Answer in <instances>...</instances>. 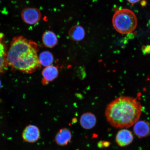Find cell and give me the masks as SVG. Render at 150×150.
<instances>
[{
	"instance_id": "5",
	"label": "cell",
	"mask_w": 150,
	"mask_h": 150,
	"mask_svg": "<svg viewBox=\"0 0 150 150\" xmlns=\"http://www.w3.org/2000/svg\"><path fill=\"white\" fill-rule=\"evenodd\" d=\"M40 133L38 127L33 125H29L25 127L22 133V138L25 142L34 143L40 138Z\"/></svg>"
},
{
	"instance_id": "1",
	"label": "cell",
	"mask_w": 150,
	"mask_h": 150,
	"mask_svg": "<svg viewBox=\"0 0 150 150\" xmlns=\"http://www.w3.org/2000/svg\"><path fill=\"white\" fill-rule=\"evenodd\" d=\"M38 51L36 42L23 36L15 37L7 51V64L14 70L27 74L34 72L41 67Z\"/></svg>"
},
{
	"instance_id": "14",
	"label": "cell",
	"mask_w": 150,
	"mask_h": 150,
	"mask_svg": "<svg viewBox=\"0 0 150 150\" xmlns=\"http://www.w3.org/2000/svg\"><path fill=\"white\" fill-rule=\"evenodd\" d=\"M41 65L47 67L51 65L54 61L53 56L49 52L44 51L42 52L39 56Z\"/></svg>"
},
{
	"instance_id": "12",
	"label": "cell",
	"mask_w": 150,
	"mask_h": 150,
	"mask_svg": "<svg viewBox=\"0 0 150 150\" xmlns=\"http://www.w3.org/2000/svg\"><path fill=\"white\" fill-rule=\"evenodd\" d=\"M43 44L47 47L52 48L57 44L58 42L57 36L55 33L51 31H47L42 35Z\"/></svg>"
},
{
	"instance_id": "9",
	"label": "cell",
	"mask_w": 150,
	"mask_h": 150,
	"mask_svg": "<svg viewBox=\"0 0 150 150\" xmlns=\"http://www.w3.org/2000/svg\"><path fill=\"white\" fill-rule=\"evenodd\" d=\"M72 138V133L70 130L64 128L60 129L56 134L55 142L58 145L65 146L70 142Z\"/></svg>"
},
{
	"instance_id": "16",
	"label": "cell",
	"mask_w": 150,
	"mask_h": 150,
	"mask_svg": "<svg viewBox=\"0 0 150 150\" xmlns=\"http://www.w3.org/2000/svg\"><path fill=\"white\" fill-rule=\"evenodd\" d=\"M127 1H128L129 3L131 4H134L138 2L140 0H127Z\"/></svg>"
},
{
	"instance_id": "18",
	"label": "cell",
	"mask_w": 150,
	"mask_h": 150,
	"mask_svg": "<svg viewBox=\"0 0 150 150\" xmlns=\"http://www.w3.org/2000/svg\"><path fill=\"white\" fill-rule=\"evenodd\" d=\"M1 80H0V88H1Z\"/></svg>"
},
{
	"instance_id": "10",
	"label": "cell",
	"mask_w": 150,
	"mask_h": 150,
	"mask_svg": "<svg viewBox=\"0 0 150 150\" xmlns=\"http://www.w3.org/2000/svg\"><path fill=\"white\" fill-rule=\"evenodd\" d=\"M96 117L91 112H87L82 114L80 120V123L83 128L89 130L93 128L96 125Z\"/></svg>"
},
{
	"instance_id": "11",
	"label": "cell",
	"mask_w": 150,
	"mask_h": 150,
	"mask_svg": "<svg viewBox=\"0 0 150 150\" xmlns=\"http://www.w3.org/2000/svg\"><path fill=\"white\" fill-rule=\"evenodd\" d=\"M59 71L56 67L52 65L46 67L42 72V83L46 84L52 81L57 77Z\"/></svg>"
},
{
	"instance_id": "3",
	"label": "cell",
	"mask_w": 150,
	"mask_h": 150,
	"mask_svg": "<svg viewBox=\"0 0 150 150\" xmlns=\"http://www.w3.org/2000/svg\"><path fill=\"white\" fill-rule=\"evenodd\" d=\"M112 23L118 33L126 34L132 33L136 28V16L130 9H122L117 11L112 18Z\"/></svg>"
},
{
	"instance_id": "4",
	"label": "cell",
	"mask_w": 150,
	"mask_h": 150,
	"mask_svg": "<svg viewBox=\"0 0 150 150\" xmlns=\"http://www.w3.org/2000/svg\"><path fill=\"white\" fill-rule=\"evenodd\" d=\"M22 20L29 25H34L40 20L41 13L38 9L35 7H27L22 10L21 13Z\"/></svg>"
},
{
	"instance_id": "19",
	"label": "cell",
	"mask_w": 150,
	"mask_h": 150,
	"mask_svg": "<svg viewBox=\"0 0 150 150\" xmlns=\"http://www.w3.org/2000/svg\"><path fill=\"white\" fill-rule=\"evenodd\" d=\"M0 1H1V0H0Z\"/></svg>"
},
{
	"instance_id": "7",
	"label": "cell",
	"mask_w": 150,
	"mask_h": 150,
	"mask_svg": "<svg viewBox=\"0 0 150 150\" xmlns=\"http://www.w3.org/2000/svg\"><path fill=\"white\" fill-rule=\"evenodd\" d=\"M133 130L138 138L146 137L150 135V124L146 121H138L134 124Z\"/></svg>"
},
{
	"instance_id": "13",
	"label": "cell",
	"mask_w": 150,
	"mask_h": 150,
	"mask_svg": "<svg viewBox=\"0 0 150 150\" xmlns=\"http://www.w3.org/2000/svg\"><path fill=\"white\" fill-rule=\"evenodd\" d=\"M85 35L84 28L78 25L73 26L69 32V37L71 40L76 42L82 40L84 38Z\"/></svg>"
},
{
	"instance_id": "6",
	"label": "cell",
	"mask_w": 150,
	"mask_h": 150,
	"mask_svg": "<svg viewBox=\"0 0 150 150\" xmlns=\"http://www.w3.org/2000/svg\"><path fill=\"white\" fill-rule=\"evenodd\" d=\"M115 140L117 145L121 147L130 145L134 140L132 132L127 129L119 130L116 135Z\"/></svg>"
},
{
	"instance_id": "2",
	"label": "cell",
	"mask_w": 150,
	"mask_h": 150,
	"mask_svg": "<svg viewBox=\"0 0 150 150\" xmlns=\"http://www.w3.org/2000/svg\"><path fill=\"white\" fill-rule=\"evenodd\" d=\"M142 107L137 99L122 96L107 106L105 115L108 123L116 128H128L139 120Z\"/></svg>"
},
{
	"instance_id": "17",
	"label": "cell",
	"mask_w": 150,
	"mask_h": 150,
	"mask_svg": "<svg viewBox=\"0 0 150 150\" xmlns=\"http://www.w3.org/2000/svg\"><path fill=\"white\" fill-rule=\"evenodd\" d=\"M146 2H145V1H143L142 2L141 4L142 5V4H144L142 6H145L146 4Z\"/></svg>"
},
{
	"instance_id": "8",
	"label": "cell",
	"mask_w": 150,
	"mask_h": 150,
	"mask_svg": "<svg viewBox=\"0 0 150 150\" xmlns=\"http://www.w3.org/2000/svg\"><path fill=\"white\" fill-rule=\"evenodd\" d=\"M7 50L4 35L0 33V74L5 72L8 67L7 61Z\"/></svg>"
},
{
	"instance_id": "15",
	"label": "cell",
	"mask_w": 150,
	"mask_h": 150,
	"mask_svg": "<svg viewBox=\"0 0 150 150\" xmlns=\"http://www.w3.org/2000/svg\"><path fill=\"white\" fill-rule=\"evenodd\" d=\"M145 53H150V45L145 46L143 48Z\"/></svg>"
}]
</instances>
